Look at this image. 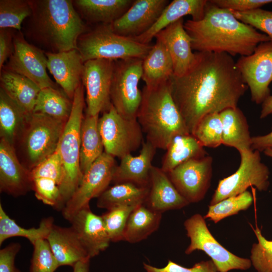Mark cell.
<instances>
[{"label":"cell","mask_w":272,"mask_h":272,"mask_svg":"<svg viewBox=\"0 0 272 272\" xmlns=\"http://www.w3.org/2000/svg\"><path fill=\"white\" fill-rule=\"evenodd\" d=\"M116 166L114 157L105 152L92 164L61 211L66 220L89 206L92 198H98L108 187Z\"/></svg>","instance_id":"obj_12"},{"label":"cell","mask_w":272,"mask_h":272,"mask_svg":"<svg viewBox=\"0 0 272 272\" xmlns=\"http://www.w3.org/2000/svg\"><path fill=\"white\" fill-rule=\"evenodd\" d=\"M182 18L171 24L158 33L155 38L161 40L171 56L173 75L179 77L190 68L195 59L192 52V40L184 27Z\"/></svg>","instance_id":"obj_21"},{"label":"cell","mask_w":272,"mask_h":272,"mask_svg":"<svg viewBox=\"0 0 272 272\" xmlns=\"http://www.w3.org/2000/svg\"><path fill=\"white\" fill-rule=\"evenodd\" d=\"M156 149L149 142H144L137 156L127 155L120 159L113 176L115 184L129 182L142 187H150L152 163Z\"/></svg>","instance_id":"obj_22"},{"label":"cell","mask_w":272,"mask_h":272,"mask_svg":"<svg viewBox=\"0 0 272 272\" xmlns=\"http://www.w3.org/2000/svg\"><path fill=\"white\" fill-rule=\"evenodd\" d=\"M32 13L30 1L1 0L0 28L20 31L22 23Z\"/></svg>","instance_id":"obj_39"},{"label":"cell","mask_w":272,"mask_h":272,"mask_svg":"<svg viewBox=\"0 0 272 272\" xmlns=\"http://www.w3.org/2000/svg\"><path fill=\"white\" fill-rule=\"evenodd\" d=\"M21 247L20 243H12L0 250V272H22L15 264Z\"/></svg>","instance_id":"obj_47"},{"label":"cell","mask_w":272,"mask_h":272,"mask_svg":"<svg viewBox=\"0 0 272 272\" xmlns=\"http://www.w3.org/2000/svg\"><path fill=\"white\" fill-rule=\"evenodd\" d=\"M146 272H217V268L212 260L201 261L192 267L187 268L169 260L163 267H157L146 262L143 263Z\"/></svg>","instance_id":"obj_45"},{"label":"cell","mask_w":272,"mask_h":272,"mask_svg":"<svg viewBox=\"0 0 272 272\" xmlns=\"http://www.w3.org/2000/svg\"><path fill=\"white\" fill-rule=\"evenodd\" d=\"M98 127L104 152L121 159L138 150L144 142L142 129L137 119L120 115L112 103L99 118Z\"/></svg>","instance_id":"obj_10"},{"label":"cell","mask_w":272,"mask_h":272,"mask_svg":"<svg viewBox=\"0 0 272 272\" xmlns=\"http://www.w3.org/2000/svg\"><path fill=\"white\" fill-rule=\"evenodd\" d=\"M133 2L131 0H77L74 5L90 23L111 24L119 18Z\"/></svg>","instance_id":"obj_29"},{"label":"cell","mask_w":272,"mask_h":272,"mask_svg":"<svg viewBox=\"0 0 272 272\" xmlns=\"http://www.w3.org/2000/svg\"><path fill=\"white\" fill-rule=\"evenodd\" d=\"M90 259L81 260L73 266V272H89Z\"/></svg>","instance_id":"obj_51"},{"label":"cell","mask_w":272,"mask_h":272,"mask_svg":"<svg viewBox=\"0 0 272 272\" xmlns=\"http://www.w3.org/2000/svg\"><path fill=\"white\" fill-rule=\"evenodd\" d=\"M213 158L209 155L191 159L167 173L180 194L189 203L203 199L211 185Z\"/></svg>","instance_id":"obj_14"},{"label":"cell","mask_w":272,"mask_h":272,"mask_svg":"<svg viewBox=\"0 0 272 272\" xmlns=\"http://www.w3.org/2000/svg\"><path fill=\"white\" fill-rule=\"evenodd\" d=\"M143 59L115 60L110 88L111 102L122 116L137 119L142 100L139 84L142 78Z\"/></svg>","instance_id":"obj_8"},{"label":"cell","mask_w":272,"mask_h":272,"mask_svg":"<svg viewBox=\"0 0 272 272\" xmlns=\"http://www.w3.org/2000/svg\"><path fill=\"white\" fill-rule=\"evenodd\" d=\"M46 240L59 266L73 267L78 261L91 259L71 226L54 224Z\"/></svg>","instance_id":"obj_25"},{"label":"cell","mask_w":272,"mask_h":272,"mask_svg":"<svg viewBox=\"0 0 272 272\" xmlns=\"http://www.w3.org/2000/svg\"><path fill=\"white\" fill-rule=\"evenodd\" d=\"M28 114L0 89L1 139L15 148Z\"/></svg>","instance_id":"obj_34"},{"label":"cell","mask_w":272,"mask_h":272,"mask_svg":"<svg viewBox=\"0 0 272 272\" xmlns=\"http://www.w3.org/2000/svg\"><path fill=\"white\" fill-rule=\"evenodd\" d=\"M253 230L258 242L251 249L252 265L257 272H272V241L267 240L257 227Z\"/></svg>","instance_id":"obj_42"},{"label":"cell","mask_w":272,"mask_h":272,"mask_svg":"<svg viewBox=\"0 0 272 272\" xmlns=\"http://www.w3.org/2000/svg\"><path fill=\"white\" fill-rule=\"evenodd\" d=\"M14 51L13 39L10 33L5 29L0 31V69L2 70L4 63L10 57Z\"/></svg>","instance_id":"obj_48"},{"label":"cell","mask_w":272,"mask_h":272,"mask_svg":"<svg viewBox=\"0 0 272 272\" xmlns=\"http://www.w3.org/2000/svg\"><path fill=\"white\" fill-rule=\"evenodd\" d=\"M73 100L57 88L47 87L40 90L33 112L67 120L70 115Z\"/></svg>","instance_id":"obj_36"},{"label":"cell","mask_w":272,"mask_h":272,"mask_svg":"<svg viewBox=\"0 0 272 272\" xmlns=\"http://www.w3.org/2000/svg\"><path fill=\"white\" fill-rule=\"evenodd\" d=\"M137 120L146 141L156 149L166 150L175 137L190 133L173 99L168 81L152 87L145 86Z\"/></svg>","instance_id":"obj_4"},{"label":"cell","mask_w":272,"mask_h":272,"mask_svg":"<svg viewBox=\"0 0 272 272\" xmlns=\"http://www.w3.org/2000/svg\"><path fill=\"white\" fill-rule=\"evenodd\" d=\"M213 5L222 9L236 12H246L259 9L272 3V0H211Z\"/></svg>","instance_id":"obj_46"},{"label":"cell","mask_w":272,"mask_h":272,"mask_svg":"<svg viewBox=\"0 0 272 272\" xmlns=\"http://www.w3.org/2000/svg\"><path fill=\"white\" fill-rule=\"evenodd\" d=\"M67 120L40 113L27 115L17 143L28 169L31 170L56 151Z\"/></svg>","instance_id":"obj_7"},{"label":"cell","mask_w":272,"mask_h":272,"mask_svg":"<svg viewBox=\"0 0 272 272\" xmlns=\"http://www.w3.org/2000/svg\"><path fill=\"white\" fill-rule=\"evenodd\" d=\"M152 46L115 33L111 24H101L86 32L77 42V49L84 62L94 59L114 61L134 58L144 59Z\"/></svg>","instance_id":"obj_6"},{"label":"cell","mask_w":272,"mask_h":272,"mask_svg":"<svg viewBox=\"0 0 272 272\" xmlns=\"http://www.w3.org/2000/svg\"><path fill=\"white\" fill-rule=\"evenodd\" d=\"M231 11L238 20L263 32L272 41V11L259 8L246 12Z\"/></svg>","instance_id":"obj_44"},{"label":"cell","mask_w":272,"mask_h":272,"mask_svg":"<svg viewBox=\"0 0 272 272\" xmlns=\"http://www.w3.org/2000/svg\"><path fill=\"white\" fill-rule=\"evenodd\" d=\"M236 66L249 88L252 101L262 104L270 95L269 86L272 82V41L259 44L254 52L241 56Z\"/></svg>","instance_id":"obj_13"},{"label":"cell","mask_w":272,"mask_h":272,"mask_svg":"<svg viewBox=\"0 0 272 272\" xmlns=\"http://www.w3.org/2000/svg\"><path fill=\"white\" fill-rule=\"evenodd\" d=\"M240 164L233 174L219 181L210 205L236 196L254 186L260 191H266L269 185V170L261 162L260 152L252 149L239 153Z\"/></svg>","instance_id":"obj_9"},{"label":"cell","mask_w":272,"mask_h":272,"mask_svg":"<svg viewBox=\"0 0 272 272\" xmlns=\"http://www.w3.org/2000/svg\"><path fill=\"white\" fill-rule=\"evenodd\" d=\"M114 63V60L105 59H94L84 62L82 83L86 91V114L99 115L110 107Z\"/></svg>","instance_id":"obj_15"},{"label":"cell","mask_w":272,"mask_h":272,"mask_svg":"<svg viewBox=\"0 0 272 272\" xmlns=\"http://www.w3.org/2000/svg\"><path fill=\"white\" fill-rule=\"evenodd\" d=\"M30 31L40 43L58 53L77 49L79 37L87 32L81 16L70 0L30 1Z\"/></svg>","instance_id":"obj_3"},{"label":"cell","mask_w":272,"mask_h":272,"mask_svg":"<svg viewBox=\"0 0 272 272\" xmlns=\"http://www.w3.org/2000/svg\"><path fill=\"white\" fill-rule=\"evenodd\" d=\"M252 202L251 193L246 190L236 196L225 198L214 205H210L204 218L217 223L228 217L238 214L241 211L246 210L251 206Z\"/></svg>","instance_id":"obj_38"},{"label":"cell","mask_w":272,"mask_h":272,"mask_svg":"<svg viewBox=\"0 0 272 272\" xmlns=\"http://www.w3.org/2000/svg\"><path fill=\"white\" fill-rule=\"evenodd\" d=\"M205 219L199 214H195L184 221V226L190 241L185 253L203 251L211 258L218 272L250 268V259L238 256L220 244L210 232Z\"/></svg>","instance_id":"obj_11"},{"label":"cell","mask_w":272,"mask_h":272,"mask_svg":"<svg viewBox=\"0 0 272 272\" xmlns=\"http://www.w3.org/2000/svg\"><path fill=\"white\" fill-rule=\"evenodd\" d=\"M150 187L129 182L115 184L108 187L98 197L97 206L107 209L121 206H137L146 202Z\"/></svg>","instance_id":"obj_33"},{"label":"cell","mask_w":272,"mask_h":272,"mask_svg":"<svg viewBox=\"0 0 272 272\" xmlns=\"http://www.w3.org/2000/svg\"><path fill=\"white\" fill-rule=\"evenodd\" d=\"M197 52L226 53L231 56L251 54L261 42L270 41L265 34L238 20L230 10L220 8L210 1L203 18L184 23Z\"/></svg>","instance_id":"obj_2"},{"label":"cell","mask_w":272,"mask_h":272,"mask_svg":"<svg viewBox=\"0 0 272 272\" xmlns=\"http://www.w3.org/2000/svg\"><path fill=\"white\" fill-rule=\"evenodd\" d=\"M13 44L7 69L26 77L40 89L57 88L47 73V58L42 50L26 41L21 33L14 37Z\"/></svg>","instance_id":"obj_16"},{"label":"cell","mask_w":272,"mask_h":272,"mask_svg":"<svg viewBox=\"0 0 272 272\" xmlns=\"http://www.w3.org/2000/svg\"><path fill=\"white\" fill-rule=\"evenodd\" d=\"M223 126L220 113L208 114L196 125L192 135L201 145L215 148L222 144Z\"/></svg>","instance_id":"obj_40"},{"label":"cell","mask_w":272,"mask_h":272,"mask_svg":"<svg viewBox=\"0 0 272 272\" xmlns=\"http://www.w3.org/2000/svg\"><path fill=\"white\" fill-rule=\"evenodd\" d=\"M99 115L87 114L84 117L81 129L80 168L84 175L104 152L98 127Z\"/></svg>","instance_id":"obj_31"},{"label":"cell","mask_w":272,"mask_h":272,"mask_svg":"<svg viewBox=\"0 0 272 272\" xmlns=\"http://www.w3.org/2000/svg\"><path fill=\"white\" fill-rule=\"evenodd\" d=\"M162 214L151 209L145 203L138 206L128 218L123 241L135 243L147 238L158 229Z\"/></svg>","instance_id":"obj_32"},{"label":"cell","mask_w":272,"mask_h":272,"mask_svg":"<svg viewBox=\"0 0 272 272\" xmlns=\"http://www.w3.org/2000/svg\"><path fill=\"white\" fill-rule=\"evenodd\" d=\"M1 89L26 113L33 112L40 89L26 77L8 69L1 71Z\"/></svg>","instance_id":"obj_26"},{"label":"cell","mask_w":272,"mask_h":272,"mask_svg":"<svg viewBox=\"0 0 272 272\" xmlns=\"http://www.w3.org/2000/svg\"><path fill=\"white\" fill-rule=\"evenodd\" d=\"M207 3L206 0H174L166 7L148 31L132 39L141 43L150 44L158 33L185 16H191L193 21L200 20L204 16Z\"/></svg>","instance_id":"obj_24"},{"label":"cell","mask_w":272,"mask_h":272,"mask_svg":"<svg viewBox=\"0 0 272 272\" xmlns=\"http://www.w3.org/2000/svg\"><path fill=\"white\" fill-rule=\"evenodd\" d=\"M167 0H135L119 18L111 24L113 31L133 38L148 31L169 4Z\"/></svg>","instance_id":"obj_17"},{"label":"cell","mask_w":272,"mask_h":272,"mask_svg":"<svg viewBox=\"0 0 272 272\" xmlns=\"http://www.w3.org/2000/svg\"><path fill=\"white\" fill-rule=\"evenodd\" d=\"M30 272H55L59 267L46 239H39L33 244Z\"/></svg>","instance_id":"obj_43"},{"label":"cell","mask_w":272,"mask_h":272,"mask_svg":"<svg viewBox=\"0 0 272 272\" xmlns=\"http://www.w3.org/2000/svg\"><path fill=\"white\" fill-rule=\"evenodd\" d=\"M90 258L105 250L111 242L101 216L90 207L84 208L69 220Z\"/></svg>","instance_id":"obj_19"},{"label":"cell","mask_w":272,"mask_h":272,"mask_svg":"<svg viewBox=\"0 0 272 272\" xmlns=\"http://www.w3.org/2000/svg\"><path fill=\"white\" fill-rule=\"evenodd\" d=\"M182 76L169 85L173 99L190 134L205 115L237 107L248 89L233 56L226 53L196 52Z\"/></svg>","instance_id":"obj_1"},{"label":"cell","mask_w":272,"mask_h":272,"mask_svg":"<svg viewBox=\"0 0 272 272\" xmlns=\"http://www.w3.org/2000/svg\"><path fill=\"white\" fill-rule=\"evenodd\" d=\"M145 203L161 213L181 209L189 204L176 189L168 174L161 168L154 166L151 170L150 190Z\"/></svg>","instance_id":"obj_23"},{"label":"cell","mask_w":272,"mask_h":272,"mask_svg":"<svg viewBox=\"0 0 272 272\" xmlns=\"http://www.w3.org/2000/svg\"><path fill=\"white\" fill-rule=\"evenodd\" d=\"M84 87L82 82L76 90L72 111L57 148L64 173L60 190L65 205L83 176L80 168V134L85 106Z\"/></svg>","instance_id":"obj_5"},{"label":"cell","mask_w":272,"mask_h":272,"mask_svg":"<svg viewBox=\"0 0 272 272\" xmlns=\"http://www.w3.org/2000/svg\"><path fill=\"white\" fill-rule=\"evenodd\" d=\"M156 42L143 59L142 78L146 86L152 87L167 82L174 74L173 65L167 48L161 40Z\"/></svg>","instance_id":"obj_27"},{"label":"cell","mask_w":272,"mask_h":272,"mask_svg":"<svg viewBox=\"0 0 272 272\" xmlns=\"http://www.w3.org/2000/svg\"><path fill=\"white\" fill-rule=\"evenodd\" d=\"M138 206L116 207L107 210L101 215L111 242L123 240L124 231L128 218Z\"/></svg>","instance_id":"obj_41"},{"label":"cell","mask_w":272,"mask_h":272,"mask_svg":"<svg viewBox=\"0 0 272 272\" xmlns=\"http://www.w3.org/2000/svg\"><path fill=\"white\" fill-rule=\"evenodd\" d=\"M33 190L36 198L54 209L62 211L65 207L61 194L60 181L50 174H40L32 177Z\"/></svg>","instance_id":"obj_37"},{"label":"cell","mask_w":272,"mask_h":272,"mask_svg":"<svg viewBox=\"0 0 272 272\" xmlns=\"http://www.w3.org/2000/svg\"><path fill=\"white\" fill-rule=\"evenodd\" d=\"M33 189L31 171L19 160L15 148L0 140V190L14 197Z\"/></svg>","instance_id":"obj_18"},{"label":"cell","mask_w":272,"mask_h":272,"mask_svg":"<svg viewBox=\"0 0 272 272\" xmlns=\"http://www.w3.org/2000/svg\"><path fill=\"white\" fill-rule=\"evenodd\" d=\"M166 150L161 168L166 173L187 161L208 155L203 147L190 133L175 137Z\"/></svg>","instance_id":"obj_30"},{"label":"cell","mask_w":272,"mask_h":272,"mask_svg":"<svg viewBox=\"0 0 272 272\" xmlns=\"http://www.w3.org/2000/svg\"><path fill=\"white\" fill-rule=\"evenodd\" d=\"M52 217L44 218L38 228L26 229L17 224L5 211L0 204V245L8 238L22 237L27 238L32 244L39 239H47L54 225Z\"/></svg>","instance_id":"obj_35"},{"label":"cell","mask_w":272,"mask_h":272,"mask_svg":"<svg viewBox=\"0 0 272 272\" xmlns=\"http://www.w3.org/2000/svg\"><path fill=\"white\" fill-rule=\"evenodd\" d=\"M47 68L63 92L73 100L82 82L84 61L77 49L58 53L47 52Z\"/></svg>","instance_id":"obj_20"},{"label":"cell","mask_w":272,"mask_h":272,"mask_svg":"<svg viewBox=\"0 0 272 272\" xmlns=\"http://www.w3.org/2000/svg\"><path fill=\"white\" fill-rule=\"evenodd\" d=\"M272 114V95H270L261 104L260 118L266 117Z\"/></svg>","instance_id":"obj_50"},{"label":"cell","mask_w":272,"mask_h":272,"mask_svg":"<svg viewBox=\"0 0 272 272\" xmlns=\"http://www.w3.org/2000/svg\"><path fill=\"white\" fill-rule=\"evenodd\" d=\"M251 142L252 150L263 152L267 149L272 150V127L271 131L267 134L252 137Z\"/></svg>","instance_id":"obj_49"},{"label":"cell","mask_w":272,"mask_h":272,"mask_svg":"<svg viewBox=\"0 0 272 272\" xmlns=\"http://www.w3.org/2000/svg\"><path fill=\"white\" fill-rule=\"evenodd\" d=\"M223 126L222 144L240 153L251 149L249 126L242 111L238 107L229 108L220 113Z\"/></svg>","instance_id":"obj_28"},{"label":"cell","mask_w":272,"mask_h":272,"mask_svg":"<svg viewBox=\"0 0 272 272\" xmlns=\"http://www.w3.org/2000/svg\"><path fill=\"white\" fill-rule=\"evenodd\" d=\"M263 153L266 156L272 158V150L271 149H265L263 151Z\"/></svg>","instance_id":"obj_52"}]
</instances>
